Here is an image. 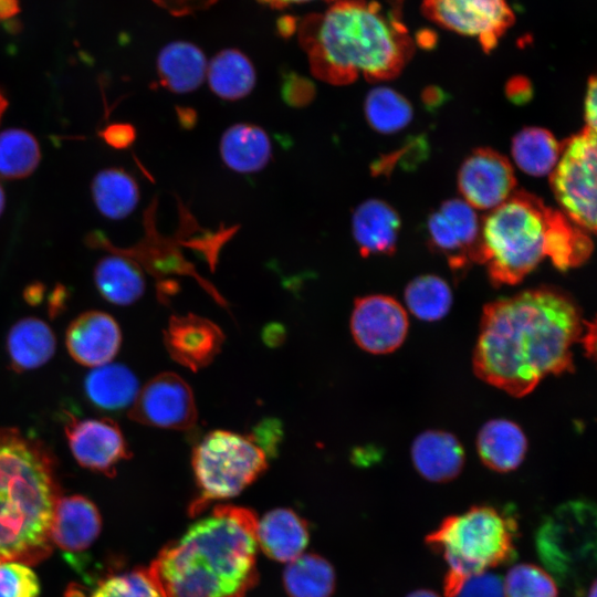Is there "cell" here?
<instances>
[{"mask_svg":"<svg viewBox=\"0 0 597 597\" xmlns=\"http://www.w3.org/2000/svg\"><path fill=\"white\" fill-rule=\"evenodd\" d=\"M588 324L564 292L541 287L486 304L473 353L482 380L515 397L548 375L574 369L573 349Z\"/></svg>","mask_w":597,"mask_h":597,"instance_id":"cell-1","label":"cell"},{"mask_svg":"<svg viewBox=\"0 0 597 597\" xmlns=\"http://www.w3.org/2000/svg\"><path fill=\"white\" fill-rule=\"evenodd\" d=\"M298 39L313 75L333 85L359 76L370 82L394 78L413 52L398 11L368 0H338L325 12L306 17Z\"/></svg>","mask_w":597,"mask_h":597,"instance_id":"cell-2","label":"cell"},{"mask_svg":"<svg viewBox=\"0 0 597 597\" xmlns=\"http://www.w3.org/2000/svg\"><path fill=\"white\" fill-rule=\"evenodd\" d=\"M256 522L220 504L192 523L150 565L165 597H245L258 580Z\"/></svg>","mask_w":597,"mask_h":597,"instance_id":"cell-3","label":"cell"},{"mask_svg":"<svg viewBox=\"0 0 597 597\" xmlns=\"http://www.w3.org/2000/svg\"><path fill=\"white\" fill-rule=\"evenodd\" d=\"M57 496L46 450L17 429H0V557L36 562L50 551Z\"/></svg>","mask_w":597,"mask_h":597,"instance_id":"cell-4","label":"cell"},{"mask_svg":"<svg viewBox=\"0 0 597 597\" xmlns=\"http://www.w3.org/2000/svg\"><path fill=\"white\" fill-rule=\"evenodd\" d=\"M559 211L535 196L514 191L481 221L475 261L485 264L495 284H516L547 256Z\"/></svg>","mask_w":597,"mask_h":597,"instance_id":"cell-5","label":"cell"},{"mask_svg":"<svg viewBox=\"0 0 597 597\" xmlns=\"http://www.w3.org/2000/svg\"><path fill=\"white\" fill-rule=\"evenodd\" d=\"M517 528L514 516L488 505L446 517L426 537L428 546L448 565L446 596L454 597L468 577L512 561Z\"/></svg>","mask_w":597,"mask_h":597,"instance_id":"cell-6","label":"cell"},{"mask_svg":"<svg viewBox=\"0 0 597 597\" xmlns=\"http://www.w3.org/2000/svg\"><path fill=\"white\" fill-rule=\"evenodd\" d=\"M191 463L199 490L192 514L212 501L237 496L268 468L265 452L250 436L226 430L207 433L193 448Z\"/></svg>","mask_w":597,"mask_h":597,"instance_id":"cell-7","label":"cell"},{"mask_svg":"<svg viewBox=\"0 0 597 597\" xmlns=\"http://www.w3.org/2000/svg\"><path fill=\"white\" fill-rule=\"evenodd\" d=\"M535 543L542 563L559 584L582 593L595 569V507L587 501L562 505L540 525Z\"/></svg>","mask_w":597,"mask_h":597,"instance_id":"cell-8","label":"cell"},{"mask_svg":"<svg viewBox=\"0 0 597 597\" xmlns=\"http://www.w3.org/2000/svg\"><path fill=\"white\" fill-rule=\"evenodd\" d=\"M596 132L584 128L568 138L551 172L554 196L564 214L586 232L596 230Z\"/></svg>","mask_w":597,"mask_h":597,"instance_id":"cell-9","label":"cell"},{"mask_svg":"<svg viewBox=\"0 0 597 597\" xmlns=\"http://www.w3.org/2000/svg\"><path fill=\"white\" fill-rule=\"evenodd\" d=\"M421 10L439 25L475 38L485 51L494 49L514 22L506 0H423Z\"/></svg>","mask_w":597,"mask_h":597,"instance_id":"cell-10","label":"cell"},{"mask_svg":"<svg viewBox=\"0 0 597 597\" xmlns=\"http://www.w3.org/2000/svg\"><path fill=\"white\" fill-rule=\"evenodd\" d=\"M132 420L157 428L189 430L197 421L192 390L175 373H161L151 378L129 408Z\"/></svg>","mask_w":597,"mask_h":597,"instance_id":"cell-11","label":"cell"},{"mask_svg":"<svg viewBox=\"0 0 597 597\" xmlns=\"http://www.w3.org/2000/svg\"><path fill=\"white\" fill-rule=\"evenodd\" d=\"M350 332L356 344L371 354L396 350L408 332V316L402 305L388 295L356 298L350 316Z\"/></svg>","mask_w":597,"mask_h":597,"instance_id":"cell-12","label":"cell"},{"mask_svg":"<svg viewBox=\"0 0 597 597\" xmlns=\"http://www.w3.org/2000/svg\"><path fill=\"white\" fill-rule=\"evenodd\" d=\"M516 179L506 157L490 148H478L465 158L458 174L463 200L474 209L493 210L513 192Z\"/></svg>","mask_w":597,"mask_h":597,"instance_id":"cell-13","label":"cell"},{"mask_svg":"<svg viewBox=\"0 0 597 597\" xmlns=\"http://www.w3.org/2000/svg\"><path fill=\"white\" fill-rule=\"evenodd\" d=\"M65 432L75 460L92 471L113 475L116 465L129 457L121 428L108 418H72Z\"/></svg>","mask_w":597,"mask_h":597,"instance_id":"cell-14","label":"cell"},{"mask_svg":"<svg viewBox=\"0 0 597 597\" xmlns=\"http://www.w3.org/2000/svg\"><path fill=\"white\" fill-rule=\"evenodd\" d=\"M481 223L469 203L461 199L444 201L428 220L430 242L448 255L453 269L475 261L480 242Z\"/></svg>","mask_w":597,"mask_h":597,"instance_id":"cell-15","label":"cell"},{"mask_svg":"<svg viewBox=\"0 0 597 597\" xmlns=\"http://www.w3.org/2000/svg\"><path fill=\"white\" fill-rule=\"evenodd\" d=\"M223 341L217 324L195 314L171 316L164 331L170 357L192 371L207 367L221 350Z\"/></svg>","mask_w":597,"mask_h":597,"instance_id":"cell-16","label":"cell"},{"mask_svg":"<svg viewBox=\"0 0 597 597\" xmlns=\"http://www.w3.org/2000/svg\"><path fill=\"white\" fill-rule=\"evenodd\" d=\"M122 333L107 313L90 311L77 316L67 327L65 344L71 357L87 367L111 363L119 350Z\"/></svg>","mask_w":597,"mask_h":597,"instance_id":"cell-17","label":"cell"},{"mask_svg":"<svg viewBox=\"0 0 597 597\" xmlns=\"http://www.w3.org/2000/svg\"><path fill=\"white\" fill-rule=\"evenodd\" d=\"M100 530L101 516L88 499L72 495L56 500L50 540L60 548L67 553H81L95 541Z\"/></svg>","mask_w":597,"mask_h":597,"instance_id":"cell-18","label":"cell"},{"mask_svg":"<svg viewBox=\"0 0 597 597\" xmlns=\"http://www.w3.org/2000/svg\"><path fill=\"white\" fill-rule=\"evenodd\" d=\"M399 229L398 213L380 199L363 201L352 214V234L363 256L392 253Z\"/></svg>","mask_w":597,"mask_h":597,"instance_id":"cell-19","label":"cell"},{"mask_svg":"<svg viewBox=\"0 0 597 597\" xmlns=\"http://www.w3.org/2000/svg\"><path fill=\"white\" fill-rule=\"evenodd\" d=\"M411 460L421 476L441 483L459 475L464 464V451L452 433L427 430L413 440Z\"/></svg>","mask_w":597,"mask_h":597,"instance_id":"cell-20","label":"cell"},{"mask_svg":"<svg viewBox=\"0 0 597 597\" xmlns=\"http://www.w3.org/2000/svg\"><path fill=\"white\" fill-rule=\"evenodd\" d=\"M219 153L223 164L238 174L263 170L272 158L269 134L251 123H235L221 135Z\"/></svg>","mask_w":597,"mask_h":597,"instance_id":"cell-21","label":"cell"},{"mask_svg":"<svg viewBox=\"0 0 597 597\" xmlns=\"http://www.w3.org/2000/svg\"><path fill=\"white\" fill-rule=\"evenodd\" d=\"M258 546L272 559L289 563L305 549L306 523L290 509H275L256 522Z\"/></svg>","mask_w":597,"mask_h":597,"instance_id":"cell-22","label":"cell"},{"mask_svg":"<svg viewBox=\"0 0 597 597\" xmlns=\"http://www.w3.org/2000/svg\"><path fill=\"white\" fill-rule=\"evenodd\" d=\"M481 461L496 472H510L523 462L527 439L522 428L507 419L486 421L476 437Z\"/></svg>","mask_w":597,"mask_h":597,"instance_id":"cell-23","label":"cell"},{"mask_svg":"<svg viewBox=\"0 0 597 597\" xmlns=\"http://www.w3.org/2000/svg\"><path fill=\"white\" fill-rule=\"evenodd\" d=\"M208 61L202 50L188 41L165 45L157 57L160 84L177 94L196 91L207 75Z\"/></svg>","mask_w":597,"mask_h":597,"instance_id":"cell-24","label":"cell"},{"mask_svg":"<svg viewBox=\"0 0 597 597\" xmlns=\"http://www.w3.org/2000/svg\"><path fill=\"white\" fill-rule=\"evenodd\" d=\"M56 341L51 327L36 317H24L10 328L7 354L15 371H27L46 364L55 352Z\"/></svg>","mask_w":597,"mask_h":597,"instance_id":"cell-25","label":"cell"},{"mask_svg":"<svg viewBox=\"0 0 597 597\" xmlns=\"http://www.w3.org/2000/svg\"><path fill=\"white\" fill-rule=\"evenodd\" d=\"M135 374L122 364L107 363L94 367L84 380L88 400L98 409L118 411L130 407L138 391Z\"/></svg>","mask_w":597,"mask_h":597,"instance_id":"cell-26","label":"cell"},{"mask_svg":"<svg viewBox=\"0 0 597 597\" xmlns=\"http://www.w3.org/2000/svg\"><path fill=\"white\" fill-rule=\"evenodd\" d=\"M206 77L214 95L231 102L248 96L256 83L253 63L237 49L218 52L208 62Z\"/></svg>","mask_w":597,"mask_h":597,"instance_id":"cell-27","label":"cell"},{"mask_svg":"<svg viewBox=\"0 0 597 597\" xmlns=\"http://www.w3.org/2000/svg\"><path fill=\"white\" fill-rule=\"evenodd\" d=\"M94 282L105 300L122 306L135 303L146 286L137 262L124 254L101 259L94 270Z\"/></svg>","mask_w":597,"mask_h":597,"instance_id":"cell-28","label":"cell"},{"mask_svg":"<svg viewBox=\"0 0 597 597\" xmlns=\"http://www.w3.org/2000/svg\"><path fill=\"white\" fill-rule=\"evenodd\" d=\"M92 195L100 212L115 220L130 214L139 201L136 180L119 168L100 171L93 179Z\"/></svg>","mask_w":597,"mask_h":597,"instance_id":"cell-29","label":"cell"},{"mask_svg":"<svg viewBox=\"0 0 597 597\" xmlns=\"http://www.w3.org/2000/svg\"><path fill=\"white\" fill-rule=\"evenodd\" d=\"M562 145L545 128L527 127L512 139L511 153L515 164L525 174L544 176L554 169Z\"/></svg>","mask_w":597,"mask_h":597,"instance_id":"cell-30","label":"cell"},{"mask_svg":"<svg viewBox=\"0 0 597 597\" xmlns=\"http://www.w3.org/2000/svg\"><path fill=\"white\" fill-rule=\"evenodd\" d=\"M283 582L290 597H331L335 574L331 564L321 556L301 554L287 563Z\"/></svg>","mask_w":597,"mask_h":597,"instance_id":"cell-31","label":"cell"},{"mask_svg":"<svg viewBox=\"0 0 597 597\" xmlns=\"http://www.w3.org/2000/svg\"><path fill=\"white\" fill-rule=\"evenodd\" d=\"M40 159V146L31 133L20 128L0 132V178H25L35 170Z\"/></svg>","mask_w":597,"mask_h":597,"instance_id":"cell-32","label":"cell"},{"mask_svg":"<svg viewBox=\"0 0 597 597\" xmlns=\"http://www.w3.org/2000/svg\"><path fill=\"white\" fill-rule=\"evenodd\" d=\"M405 302L411 314L425 322H436L446 316L452 305L449 284L437 275H421L408 283Z\"/></svg>","mask_w":597,"mask_h":597,"instance_id":"cell-33","label":"cell"},{"mask_svg":"<svg viewBox=\"0 0 597 597\" xmlns=\"http://www.w3.org/2000/svg\"><path fill=\"white\" fill-rule=\"evenodd\" d=\"M364 111L370 127L383 134L396 133L412 119L408 100L387 86H377L368 92Z\"/></svg>","mask_w":597,"mask_h":597,"instance_id":"cell-34","label":"cell"},{"mask_svg":"<svg viewBox=\"0 0 597 597\" xmlns=\"http://www.w3.org/2000/svg\"><path fill=\"white\" fill-rule=\"evenodd\" d=\"M91 597H165L149 568H138L103 580Z\"/></svg>","mask_w":597,"mask_h":597,"instance_id":"cell-35","label":"cell"},{"mask_svg":"<svg viewBox=\"0 0 597 597\" xmlns=\"http://www.w3.org/2000/svg\"><path fill=\"white\" fill-rule=\"evenodd\" d=\"M505 597H557L553 577L533 564H516L503 582Z\"/></svg>","mask_w":597,"mask_h":597,"instance_id":"cell-36","label":"cell"},{"mask_svg":"<svg viewBox=\"0 0 597 597\" xmlns=\"http://www.w3.org/2000/svg\"><path fill=\"white\" fill-rule=\"evenodd\" d=\"M36 575L25 564L0 557V597H38Z\"/></svg>","mask_w":597,"mask_h":597,"instance_id":"cell-37","label":"cell"},{"mask_svg":"<svg viewBox=\"0 0 597 597\" xmlns=\"http://www.w3.org/2000/svg\"><path fill=\"white\" fill-rule=\"evenodd\" d=\"M454 597H505L503 580L488 572L472 575L463 582Z\"/></svg>","mask_w":597,"mask_h":597,"instance_id":"cell-38","label":"cell"},{"mask_svg":"<svg viewBox=\"0 0 597 597\" xmlns=\"http://www.w3.org/2000/svg\"><path fill=\"white\" fill-rule=\"evenodd\" d=\"M281 92L286 104L303 107L314 100L316 90L314 83L307 77L289 73L284 76Z\"/></svg>","mask_w":597,"mask_h":597,"instance_id":"cell-39","label":"cell"},{"mask_svg":"<svg viewBox=\"0 0 597 597\" xmlns=\"http://www.w3.org/2000/svg\"><path fill=\"white\" fill-rule=\"evenodd\" d=\"M281 437V429L277 421L268 420L260 423L254 433L250 438L265 452L271 453L275 451L279 438Z\"/></svg>","mask_w":597,"mask_h":597,"instance_id":"cell-40","label":"cell"},{"mask_svg":"<svg viewBox=\"0 0 597 597\" xmlns=\"http://www.w3.org/2000/svg\"><path fill=\"white\" fill-rule=\"evenodd\" d=\"M102 137L109 146L123 149L135 140L136 130L130 124L116 123L107 126Z\"/></svg>","mask_w":597,"mask_h":597,"instance_id":"cell-41","label":"cell"},{"mask_svg":"<svg viewBox=\"0 0 597 597\" xmlns=\"http://www.w3.org/2000/svg\"><path fill=\"white\" fill-rule=\"evenodd\" d=\"M596 78L591 76L588 80L587 90L584 100V117L586 126L590 130L596 132L597 127V105H596Z\"/></svg>","mask_w":597,"mask_h":597,"instance_id":"cell-42","label":"cell"},{"mask_svg":"<svg viewBox=\"0 0 597 597\" xmlns=\"http://www.w3.org/2000/svg\"><path fill=\"white\" fill-rule=\"evenodd\" d=\"M157 4L168 9L172 13L190 12L207 4H210L214 0H154Z\"/></svg>","mask_w":597,"mask_h":597,"instance_id":"cell-43","label":"cell"},{"mask_svg":"<svg viewBox=\"0 0 597 597\" xmlns=\"http://www.w3.org/2000/svg\"><path fill=\"white\" fill-rule=\"evenodd\" d=\"M532 94L531 85L524 77H514L507 85L509 97L519 103L525 102Z\"/></svg>","mask_w":597,"mask_h":597,"instance_id":"cell-44","label":"cell"},{"mask_svg":"<svg viewBox=\"0 0 597 597\" xmlns=\"http://www.w3.org/2000/svg\"><path fill=\"white\" fill-rule=\"evenodd\" d=\"M19 6L17 0H0V19H8L17 14Z\"/></svg>","mask_w":597,"mask_h":597,"instance_id":"cell-45","label":"cell"},{"mask_svg":"<svg viewBox=\"0 0 597 597\" xmlns=\"http://www.w3.org/2000/svg\"><path fill=\"white\" fill-rule=\"evenodd\" d=\"M262 4H266L272 8L281 9L291 4L308 2L313 0H259Z\"/></svg>","mask_w":597,"mask_h":597,"instance_id":"cell-46","label":"cell"},{"mask_svg":"<svg viewBox=\"0 0 597 597\" xmlns=\"http://www.w3.org/2000/svg\"><path fill=\"white\" fill-rule=\"evenodd\" d=\"M407 597H440L437 593L429 589H417L410 593Z\"/></svg>","mask_w":597,"mask_h":597,"instance_id":"cell-47","label":"cell"},{"mask_svg":"<svg viewBox=\"0 0 597 597\" xmlns=\"http://www.w3.org/2000/svg\"><path fill=\"white\" fill-rule=\"evenodd\" d=\"M8 106V101L6 100V97L3 96V94L0 92V119L6 111Z\"/></svg>","mask_w":597,"mask_h":597,"instance_id":"cell-48","label":"cell"},{"mask_svg":"<svg viewBox=\"0 0 597 597\" xmlns=\"http://www.w3.org/2000/svg\"><path fill=\"white\" fill-rule=\"evenodd\" d=\"M587 597H596V582L593 580L587 591Z\"/></svg>","mask_w":597,"mask_h":597,"instance_id":"cell-49","label":"cell"},{"mask_svg":"<svg viewBox=\"0 0 597 597\" xmlns=\"http://www.w3.org/2000/svg\"><path fill=\"white\" fill-rule=\"evenodd\" d=\"M4 202H6L4 192H3L2 187L0 186V216L4 209Z\"/></svg>","mask_w":597,"mask_h":597,"instance_id":"cell-50","label":"cell"}]
</instances>
